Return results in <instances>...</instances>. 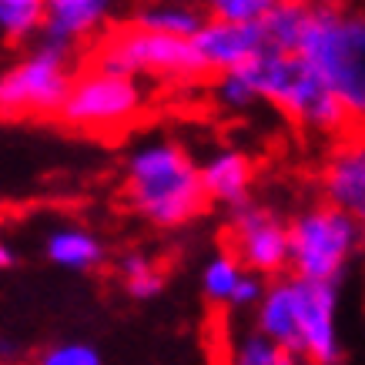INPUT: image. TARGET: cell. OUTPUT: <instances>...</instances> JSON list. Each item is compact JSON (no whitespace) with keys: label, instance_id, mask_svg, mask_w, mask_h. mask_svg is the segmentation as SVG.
<instances>
[{"label":"cell","instance_id":"cell-14","mask_svg":"<svg viewBox=\"0 0 365 365\" xmlns=\"http://www.w3.org/2000/svg\"><path fill=\"white\" fill-rule=\"evenodd\" d=\"M131 24L151 34L195 41V34L208 24V14H205L198 0H148L134 11Z\"/></svg>","mask_w":365,"mask_h":365},{"label":"cell","instance_id":"cell-25","mask_svg":"<svg viewBox=\"0 0 365 365\" xmlns=\"http://www.w3.org/2000/svg\"><path fill=\"white\" fill-rule=\"evenodd\" d=\"M14 359H21V349L11 339H0V362H14Z\"/></svg>","mask_w":365,"mask_h":365},{"label":"cell","instance_id":"cell-6","mask_svg":"<svg viewBox=\"0 0 365 365\" xmlns=\"http://www.w3.org/2000/svg\"><path fill=\"white\" fill-rule=\"evenodd\" d=\"M71 74V47L41 44L17 64L0 71V118H47L61 114Z\"/></svg>","mask_w":365,"mask_h":365},{"label":"cell","instance_id":"cell-21","mask_svg":"<svg viewBox=\"0 0 365 365\" xmlns=\"http://www.w3.org/2000/svg\"><path fill=\"white\" fill-rule=\"evenodd\" d=\"M211 21L228 24H262L282 0H198Z\"/></svg>","mask_w":365,"mask_h":365},{"label":"cell","instance_id":"cell-26","mask_svg":"<svg viewBox=\"0 0 365 365\" xmlns=\"http://www.w3.org/2000/svg\"><path fill=\"white\" fill-rule=\"evenodd\" d=\"M14 262H17V255H14V248L7 242H0V272H4V268H11Z\"/></svg>","mask_w":365,"mask_h":365},{"label":"cell","instance_id":"cell-17","mask_svg":"<svg viewBox=\"0 0 365 365\" xmlns=\"http://www.w3.org/2000/svg\"><path fill=\"white\" fill-rule=\"evenodd\" d=\"M309 7L312 4H302V0H282L275 11L268 14L262 21L268 51H278V54H295L299 51L302 31H305V21H309Z\"/></svg>","mask_w":365,"mask_h":365},{"label":"cell","instance_id":"cell-4","mask_svg":"<svg viewBox=\"0 0 365 365\" xmlns=\"http://www.w3.org/2000/svg\"><path fill=\"white\" fill-rule=\"evenodd\" d=\"M365 255V228L335 205L322 201L288 222V272L309 282L342 285Z\"/></svg>","mask_w":365,"mask_h":365},{"label":"cell","instance_id":"cell-9","mask_svg":"<svg viewBox=\"0 0 365 365\" xmlns=\"http://www.w3.org/2000/svg\"><path fill=\"white\" fill-rule=\"evenodd\" d=\"M232 252L248 272L278 278L288 268V222H282L268 205L245 201L228 215Z\"/></svg>","mask_w":365,"mask_h":365},{"label":"cell","instance_id":"cell-15","mask_svg":"<svg viewBox=\"0 0 365 365\" xmlns=\"http://www.w3.org/2000/svg\"><path fill=\"white\" fill-rule=\"evenodd\" d=\"M44 255L64 272H94L104 265V242L84 225H57L44 238Z\"/></svg>","mask_w":365,"mask_h":365},{"label":"cell","instance_id":"cell-20","mask_svg":"<svg viewBox=\"0 0 365 365\" xmlns=\"http://www.w3.org/2000/svg\"><path fill=\"white\" fill-rule=\"evenodd\" d=\"M232 365H305L299 355L278 349L275 342H268L265 335L248 332L242 335L232 349Z\"/></svg>","mask_w":365,"mask_h":365},{"label":"cell","instance_id":"cell-10","mask_svg":"<svg viewBox=\"0 0 365 365\" xmlns=\"http://www.w3.org/2000/svg\"><path fill=\"white\" fill-rule=\"evenodd\" d=\"M195 51H198L205 74H232L242 71L268 51L265 27L262 24H228V21H211L195 34Z\"/></svg>","mask_w":365,"mask_h":365},{"label":"cell","instance_id":"cell-22","mask_svg":"<svg viewBox=\"0 0 365 365\" xmlns=\"http://www.w3.org/2000/svg\"><path fill=\"white\" fill-rule=\"evenodd\" d=\"M37 365H104V355H101L98 345L67 339V342L47 345L44 352L37 355Z\"/></svg>","mask_w":365,"mask_h":365},{"label":"cell","instance_id":"cell-16","mask_svg":"<svg viewBox=\"0 0 365 365\" xmlns=\"http://www.w3.org/2000/svg\"><path fill=\"white\" fill-rule=\"evenodd\" d=\"M248 268L238 262V255L232 248H222V252H215L205 262L201 268V295L211 302V305H228L232 309V299L238 285H242V278Z\"/></svg>","mask_w":365,"mask_h":365},{"label":"cell","instance_id":"cell-13","mask_svg":"<svg viewBox=\"0 0 365 365\" xmlns=\"http://www.w3.org/2000/svg\"><path fill=\"white\" fill-rule=\"evenodd\" d=\"M201 185H205L208 201L238 208L245 201H252L255 161L238 148H218L201 165Z\"/></svg>","mask_w":365,"mask_h":365},{"label":"cell","instance_id":"cell-19","mask_svg":"<svg viewBox=\"0 0 365 365\" xmlns=\"http://www.w3.org/2000/svg\"><path fill=\"white\" fill-rule=\"evenodd\" d=\"M44 27V0H0V34L7 41H27Z\"/></svg>","mask_w":365,"mask_h":365},{"label":"cell","instance_id":"cell-1","mask_svg":"<svg viewBox=\"0 0 365 365\" xmlns=\"http://www.w3.org/2000/svg\"><path fill=\"white\" fill-rule=\"evenodd\" d=\"M124 195L138 218L155 228H181L195 222L205 205L201 165L175 138H144L124 158Z\"/></svg>","mask_w":365,"mask_h":365},{"label":"cell","instance_id":"cell-18","mask_svg":"<svg viewBox=\"0 0 365 365\" xmlns=\"http://www.w3.org/2000/svg\"><path fill=\"white\" fill-rule=\"evenodd\" d=\"M121 282H124V292H128L134 302H151L165 292L161 268L141 252H131L121 258Z\"/></svg>","mask_w":365,"mask_h":365},{"label":"cell","instance_id":"cell-8","mask_svg":"<svg viewBox=\"0 0 365 365\" xmlns=\"http://www.w3.org/2000/svg\"><path fill=\"white\" fill-rule=\"evenodd\" d=\"M295 278V305H299V355L305 365H342L345 342H342V292L329 282H309Z\"/></svg>","mask_w":365,"mask_h":365},{"label":"cell","instance_id":"cell-11","mask_svg":"<svg viewBox=\"0 0 365 365\" xmlns=\"http://www.w3.org/2000/svg\"><path fill=\"white\" fill-rule=\"evenodd\" d=\"M322 198L365 228V134H352L332 148L322 165Z\"/></svg>","mask_w":365,"mask_h":365},{"label":"cell","instance_id":"cell-2","mask_svg":"<svg viewBox=\"0 0 365 365\" xmlns=\"http://www.w3.org/2000/svg\"><path fill=\"white\" fill-rule=\"evenodd\" d=\"M295 54L332 88L349 118L365 124V14L312 4Z\"/></svg>","mask_w":365,"mask_h":365},{"label":"cell","instance_id":"cell-3","mask_svg":"<svg viewBox=\"0 0 365 365\" xmlns=\"http://www.w3.org/2000/svg\"><path fill=\"white\" fill-rule=\"evenodd\" d=\"M252 81L262 104H272L275 111L305 128L312 134H342L349 128V111L332 94V88L312 71L299 54H278L265 51L242 67Z\"/></svg>","mask_w":365,"mask_h":365},{"label":"cell","instance_id":"cell-7","mask_svg":"<svg viewBox=\"0 0 365 365\" xmlns=\"http://www.w3.org/2000/svg\"><path fill=\"white\" fill-rule=\"evenodd\" d=\"M148 104V91L141 81L104 74V71H81L74 74V84L67 91V101L61 108V121L74 131H121L131 124Z\"/></svg>","mask_w":365,"mask_h":365},{"label":"cell","instance_id":"cell-5","mask_svg":"<svg viewBox=\"0 0 365 365\" xmlns=\"http://www.w3.org/2000/svg\"><path fill=\"white\" fill-rule=\"evenodd\" d=\"M94 71L104 74H121V78H155V81H195L205 78V64H201L198 51L191 41L181 37H165V34H151L141 27H121L111 37H104L94 51L91 61Z\"/></svg>","mask_w":365,"mask_h":365},{"label":"cell","instance_id":"cell-27","mask_svg":"<svg viewBox=\"0 0 365 365\" xmlns=\"http://www.w3.org/2000/svg\"><path fill=\"white\" fill-rule=\"evenodd\" d=\"M302 4H332V0H302Z\"/></svg>","mask_w":365,"mask_h":365},{"label":"cell","instance_id":"cell-12","mask_svg":"<svg viewBox=\"0 0 365 365\" xmlns=\"http://www.w3.org/2000/svg\"><path fill=\"white\" fill-rule=\"evenodd\" d=\"M114 0H44V34L47 44L74 47L98 34L111 14Z\"/></svg>","mask_w":365,"mask_h":365},{"label":"cell","instance_id":"cell-24","mask_svg":"<svg viewBox=\"0 0 365 365\" xmlns=\"http://www.w3.org/2000/svg\"><path fill=\"white\" fill-rule=\"evenodd\" d=\"M265 288H268V282L262 275L245 272L242 285H238V292H235V299H232V309H255L262 302V295H265Z\"/></svg>","mask_w":365,"mask_h":365},{"label":"cell","instance_id":"cell-23","mask_svg":"<svg viewBox=\"0 0 365 365\" xmlns=\"http://www.w3.org/2000/svg\"><path fill=\"white\" fill-rule=\"evenodd\" d=\"M215 101L225 111H248V108L258 104V94H255L245 71H232V74H222L215 81Z\"/></svg>","mask_w":365,"mask_h":365}]
</instances>
